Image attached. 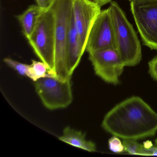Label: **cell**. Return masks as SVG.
<instances>
[{
  "label": "cell",
  "mask_w": 157,
  "mask_h": 157,
  "mask_svg": "<svg viewBox=\"0 0 157 157\" xmlns=\"http://www.w3.org/2000/svg\"><path fill=\"white\" fill-rule=\"evenodd\" d=\"M35 87L43 104L49 110L66 108L72 102L71 79L62 80L49 76L35 82Z\"/></svg>",
  "instance_id": "5b68a950"
},
{
  "label": "cell",
  "mask_w": 157,
  "mask_h": 157,
  "mask_svg": "<svg viewBox=\"0 0 157 157\" xmlns=\"http://www.w3.org/2000/svg\"><path fill=\"white\" fill-rule=\"evenodd\" d=\"M130 7L143 44L157 50V0L136 1Z\"/></svg>",
  "instance_id": "8992f818"
},
{
  "label": "cell",
  "mask_w": 157,
  "mask_h": 157,
  "mask_svg": "<svg viewBox=\"0 0 157 157\" xmlns=\"http://www.w3.org/2000/svg\"><path fill=\"white\" fill-rule=\"evenodd\" d=\"M27 39L36 55L55 75V20L49 6L42 12L33 31Z\"/></svg>",
  "instance_id": "277c9868"
},
{
  "label": "cell",
  "mask_w": 157,
  "mask_h": 157,
  "mask_svg": "<svg viewBox=\"0 0 157 157\" xmlns=\"http://www.w3.org/2000/svg\"><path fill=\"white\" fill-rule=\"evenodd\" d=\"M85 51L86 47L82 43L75 27L72 13L66 44L65 69L68 79L71 78Z\"/></svg>",
  "instance_id": "30bf717a"
},
{
  "label": "cell",
  "mask_w": 157,
  "mask_h": 157,
  "mask_svg": "<svg viewBox=\"0 0 157 157\" xmlns=\"http://www.w3.org/2000/svg\"><path fill=\"white\" fill-rule=\"evenodd\" d=\"M102 127L118 137L136 140L156 134L157 113L142 99L133 96L110 110Z\"/></svg>",
  "instance_id": "6da1fadb"
},
{
  "label": "cell",
  "mask_w": 157,
  "mask_h": 157,
  "mask_svg": "<svg viewBox=\"0 0 157 157\" xmlns=\"http://www.w3.org/2000/svg\"><path fill=\"white\" fill-rule=\"evenodd\" d=\"M89 54L96 75L108 83H119L125 66L116 49H102Z\"/></svg>",
  "instance_id": "52a82bcc"
},
{
  "label": "cell",
  "mask_w": 157,
  "mask_h": 157,
  "mask_svg": "<svg viewBox=\"0 0 157 157\" xmlns=\"http://www.w3.org/2000/svg\"><path fill=\"white\" fill-rule=\"evenodd\" d=\"M155 144H156V146H157V139L155 140Z\"/></svg>",
  "instance_id": "44dd1931"
},
{
  "label": "cell",
  "mask_w": 157,
  "mask_h": 157,
  "mask_svg": "<svg viewBox=\"0 0 157 157\" xmlns=\"http://www.w3.org/2000/svg\"><path fill=\"white\" fill-rule=\"evenodd\" d=\"M123 143L126 151L130 154L138 155L141 144L132 140H124Z\"/></svg>",
  "instance_id": "2e32d148"
},
{
  "label": "cell",
  "mask_w": 157,
  "mask_h": 157,
  "mask_svg": "<svg viewBox=\"0 0 157 157\" xmlns=\"http://www.w3.org/2000/svg\"><path fill=\"white\" fill-rule=\"evenodd\" d=\"M59 140L68 143L71 146L79 148L89 152L96 151V146L92 141L87 140L85 135L81 131L70 127L65 128L63 134L59 138Z\"/></svg>",
  "instance_id": "7c38bea8"
},
{
  "label": "cell",
  "mask_w": 157,
  "mask_h": 157,
  "mask_svg": "<svg viewBox=\"0 0 157 157\" xmlns=\"http://www.w3.org/2000/svg\"><path fill=\"white\" fill-rule=\"evenodd\" d=\"M49 76H56L48 66L43 61L32 60L30 65V78L34 82Z\"/></svg>",
  "instance_id": "4fadbf2b"
},
{
  "label": "cell",
  "mask_w": 157,
  "mask_h": 157,
  "mask_svg": "<svg viewBox=\"0 0 157 157\" xmlns=\"http://www.w3.org/2000/svg\"><path fill=\"white\" fill-rule=\"evenodd\" d=\"M101 8L89 0H73L72 13L74 25L85 47L92 27L101 11Z\"/></svg>",
  "instance_id": "9c48e42d"
},
{
  "label": "cell",
  "mask_w": 157,
  "mask_h": 157,
  "mask_svg": "<svg viewBox=\"0 0 157 157\" xmlns=\"http://www.w3.org/2000/svg\"><path fill=\"white\" fill-rule=\"evenodd\" d=\"M3 61L5 64L16 71L20 75L25 76L30 78V65L21 63L10 58L4 59Z\"/></svg>",
  "instance_id": "5bb4252c"
},
{
  "label": "cell",
  "mask_w": 157,
  "mask_h": 157,
  "mask_svg": "<svg viewBox=\"0 0 157 157\" xmlns=\"http://www.w3.org/2000/svg\"><path fill=\"white\" fill-rule=\"evenodd\" d=\"M150 68L151 76L154 80L157 81V56L151 60Z\"/></svg>",
  "instance_id": "e0dca14e"
},
{
  "label": "cell",
  "mask_w": 157,
  "mask_h": 157,
  "mask_svg": "<svg viewBox=\"0 0 157 157\" xmlns=\"http://www.w3.org/2000/svg\"><path fill=\"white\" fill-rule=\"evenodd\" d=\"M109 9L113 24L116 50L125 67L136 66L142 58L136 33L117 2H111Z\"/></svg>",
  "instance_id": "7a4b0ae2"
},
{
  "label": "cell",
  "mask_w": 157,
  "mask_h": 157,
  "mask_svg": "<svg viewBox=\"0 0 157 157\" xmlns=\"http://www.w3.org/2000/svg\"><path fill=\"white\" fill-rule=\"evenodd\" d=\"M90 1L96 3L101 7L106 5L109 2H111L112 0H89Z\"/></svg>",
  "instance_id": "d6986e66"
},
{
  "label": "cell",
  "mask_w": 157,
  "mask_h": 157,
  "mask_svg": "<svg viewBox=\"0 0 157 157\" xmlns=\"http://www.w3.org/2000/svg\"><path fill=\"white\" fill-rule=\"evenodd\" d=\"M44 9L36 5H31L21 14L16 15L22 28V32L26 39L33 33L38 18Z\"/></svg>",
  "instance_id": "8fae6325"
},
{
  "label": "cell",
  "mask_w": 157,
  "mask_h": 157,
  "mask_svg": "<svg viewBox=\"0 0 157 157\" xmlns=\"http://www.w3.org/2000/svg\"><path fill=\"white\" fill-rule=\"evenodd\" d=\"M118 137L114 136L109 140L108 145L110 150L115 153H122L125 151L124 146Z\"/></svg>",
  "instance_id": "9a60e30c"
},
{
  "label": "cell",
  "mask_w": 157,
  "mask_h": 157,
  "mask_svg": "<svg viewBox=\"0 0 157 157\" xmlns=\"http://www.w3.org/2000/svg\"><path fill=\"white\" fill-rule=\"evenodd\" d=\"M130 2H133L136 1H139V0H128Z\"/></svg>",
  "instance_id": "ffe728a7"
},
{
  "label": "cell",
  "mask_w": 157,
  "mask_h": 157,
  "mask_svg": "<svg viewBox=\"0 0 157 157\" xmlns=\"http://www.w3.org/2000/svg\"><path fill=\"white\" fill-rule=\"evenodd\" d=\"M73 0H50L49 7L55 20L56 77L67 80L66 75V49L67 37L73 10Z\"/></svg>",
  "instance_id": "3957f363"
},
{
  "label": "cell",
  "mask_w": 157,
  "mask_h": 157,
  "mask_svg": "<svg viewBox=\"0 0 157 157\" xmlns=\"http://www.w3.org/2000/svg\"><path fill=\"white\" fill-rule=\"evenodd\" d=\"M116 49L113 24L109 8L101 11L89 34L86 44L88 53L102 49Z\"/></svg>",
  "instance_id": "ba28073f"
},
{
  "label": "cell",
  "mask_w": 157,
  "mask_h": 157,
  "mask_svg": "<svg viewBox=\"0 0 157 157\" xmlns=\"http://www.w3.org/2000/svg\"><path fill=\"white\" fill-rule=\"evenodd\" d=\"M36 4L42 9H46L50 4V0H35Z\"/></svg>",
  "instance_id": "ac0fdd59"
}]
</instances>
